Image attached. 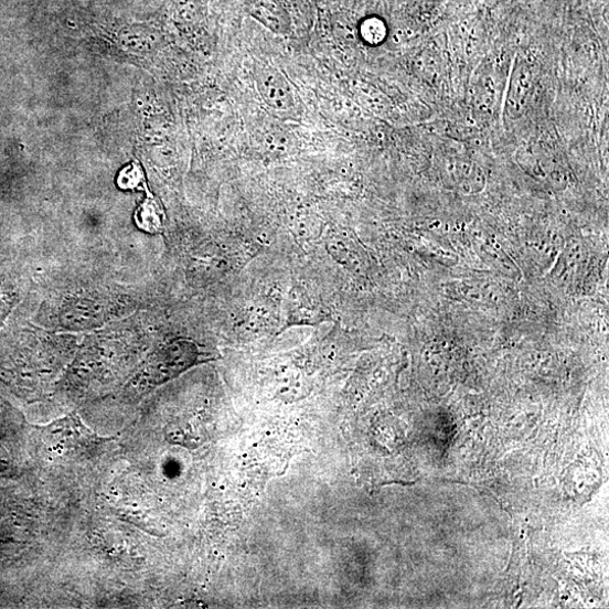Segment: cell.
I'll return each mask as SVG.
<instances>
[{
    "instance_id": "6da1fadb",
    "label": "cell",
    "mask_w": 609,
    "mask_h": 609,
    "mask_svg": "<svg viewBox=\"0 0 609 609\" xmlns=\"http://www.w3.org/2000/svg\"><path fill=\"white\" fill-rule=\"evenodd\" d=\"M44 441L49 450L58 455L78 456L94 451L107 441L92 431L78 417L71 415L51 423L42 429Z\"/></svg>"
},
{
    "instance_id": "7a4b0ae2",
    "label": "cell",
    "mask_w": 609,
    "mask_h": 609,
    "mask_svg": "<svg viewBox=\"0 0 609 609\" xmlns=\"http://www.w3.org/2000/svg\"><path fill=\"white\" fill-rule=\"evenodd\" d=\"M257 88L266 105L273 110L287 114L295 109V96L289 82L277 70L260 66L254 74Z\"/></svg>"
},
{
    "instance_id": "3957f363",
    "label": "cell",
    "mask_w": 609,
    "mask_h": 609,
    "mask_svg": "<svg viewBox=\"0 0 609 609\" xmlns=\"http://www.w3.org/2000/svg\"><path fill=\"white\" fill-rule=\"evenodd\" d=\"M533 70L525 60H517L506 92L504 116L516 121L524 115L533 88Z\"/></svg>"
},
{
    "instance_id": "277c9868",
    "label": "cell",
    "mask_w": 609,
    "mask_h": 609,
    "mask_svg": "<svg viewBox=\"0 0 609 609\" xmlns=\"http://www.w3.org/2000/svg\"><path fill=\"white\" fill-rule=\"evenodd\" d=\"M250 14L275 31L287 30V13L276 0H254Z\"/></svg>"
},
{
    "instance_id": "5b68a950",
    "label": "cell",
    "mask_w": 609,
    "mask_h": 609,
    "mask_svg": "<svg viewBox=\"0 0 609 609\" xmlns=\"http://www.w3.org/2000/svg\"><path fill=\"white\" fill-rule=\"evenodd\" d=\"M138 226L149 233H160L163 228V214L159 203L151 196L143 203L137 215Z\"/></svg>"
},
{
    "instance_id": "8992f818",
    "label": "cell",
    "mask_w": 609,
    "mask_h": 609,
    "mask_svg": "<svg viewBox=\"0 0 609 609\" xmlns=\"http://www.w3.org/2000/svg\"><path fill=\"white\" fill-rule=\"evenodd\" d=\"M360 34L368 45H380L387 38L386 23L381 18L370 17L361 23Z\"/></svg>"
},
{
    "instance_id": "52a82bcc",
    "label": "cell",
    "mask_w": 609,
    "mask_h": 609,
    "mask_svg": "<svg viewBox=\"0 0 609 609\" xmlns=\"http://www.w3.org/2000/svg\"><path fill=\"white\" fill-rule=\"evenodd\" d=\"M125 171L120 177V184L124 189L136 188L140 182H143L141 172L138 169H131V171Z\"/></svg>"
},
{
    "instance_id": "ba28073f",
    "label": "cell",
    "mask_w": 609,
    "mask_h": 609,
    "mask_svg": "<svg viewBox=\"0 0 609 609\" xmlns=\"http://www.w3.org/2000/svg\"><path fill=\"white\" fill-rule=\"evenodd\" d=\"M12 470V459L8 450L0 446V476H4Z\"/></svg>"
},
{
    "instance_id": "9c48e42d",
    "label": "cell",
    "mask_w": 609,
    "mask_h": 609,
    "mask_svg": "<svg viewBox=\"0 0 609 609\" xmlns=\"http://www.w3.org/2000/svg\"><path fill=\"white\" fill-rule=\"evenodd\" d=\"M445 2L446 0H419L421 9L425 11H432Z\"/></svg>"
}]
</instances>
